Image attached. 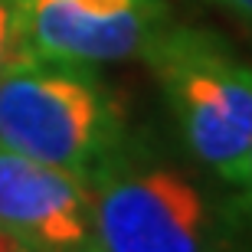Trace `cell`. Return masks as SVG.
Wrapping results in <instances>:
<instances>
[{"label": "cell", "mask_w": 252, "mask_h": 252, "mask_svg": "<svg viewBox=\"0 0 252 252\" xmlns=\"http://www.w3.org/2000/svg\"><path fill=\"white\" fill-rule=\"evenodd\" d=\"M0 148L95 187L125 158V115L98 75L27 53L0 72Z\"/></svg>", "instance_id": "obj_1"}, {"label": "cell", "mask_w": 252, "mask_h": 252, "mask_svg": "<svg viewBox=\"0 0 252 252\" xmlns=\"http://www.w3.org/2000/svg\"><path fill=\"white\" fill-rule=\"evenodd\" d=\"M144 59L190 154L239 190L252 148V63L216 33L193 27H164Z\"/></svg>", "instance_id": "obj_2"}, {"label": "cell", "mask_w": 252, "mask_h": 252, "mask_svg": "<svg viewBox=\"0 0 252 252\" xmlns=\"http://www.w3.org/2000/svg\"><path fill=\"white\" fill-rule=\"evenodd\" d=\"M98 252H229V229L187 174L122 158L92 187Z\"/></svg>", "instance_id": "obj_3"}, {"label": "cell", "mask_w": 252, "mask_h": 252, "mask_svg": "<svg viewBox=\"0 0 252 252\" xmlns=\"http://www.w3.org/2000/svg\"><path fill=\"white\" fill-rule=\"evenodd\" d=\"M17 10L33 56L82 69L144 56L167 27L160 0H17Z\"/></svg>", "instance_id": "obj_4"}, {"label": "cell", "mask_w": 252, "mask_h": 252, "mask_svg": "<svg viewBox=\"0 0 252 252\" xmlns=\"http://www.w3.org/2000/svg\"><path fill=\"white\" fill-rule=\"evenodd\" d=\"M0 229L30 252H98L92 187L0 148Z\"/></svg>", "instance_id": "obj_5"}, {"label": "cell", "mask_w": 252, "mask_h": 252, "mask_svg": "<svg viewBox=\"0 0 252 252\" xmlns=\"http://www.w3.org/2000/svg\"><path fill=\"white\" fill-rule=\"evenodd\" d=\"M27 53L30 49H27V39H23V27H20L17 0H0V72L10 69Z\"/></svg>", "instance_id": "obj_6"}, {"label": "cell", "mask_w": 252, "mask_h": 252, "mask_svg": "<svg viewBox=\"0 0 252 252\" xmlns=\"http://www.w3.org/2000/svg\"><path fill=\"white\" fill-rule=\"evenodd\" d=\"M239 210H243V216L252 223V148H249V164H246V180L243 187H239Z\"/></svg>", "instance_id": "obj_7"}, {"label": "cell", "mask_w": 252, "mask_h": 252, "mask_svg": "<svg viewBox=\"0 0 252 252\" xmlns=\"http://www.w3.org/2000/svg\"><path fill=\"white\" fill-rule=\"evenodd\" d=\"M210 3H220V7L233 10V13H239V17L252 20V0H210Z\"/></svg>", "instance_id": "obj_8"}, {"label": "cell", "mask_w": 252, "mask_h": 252, "mask_svg": "<svg viewBox=\"0 0 252 252\" xmlns=\"http://www.w3.org/2000/svg\"><path fill=\"white\" fill-rule=\"evenodd\" d=\"M0 252H30V249L20 243V239H13L7 229H0Z\"/></svg>", "instance_id": "obj_9"}]
</instances>
